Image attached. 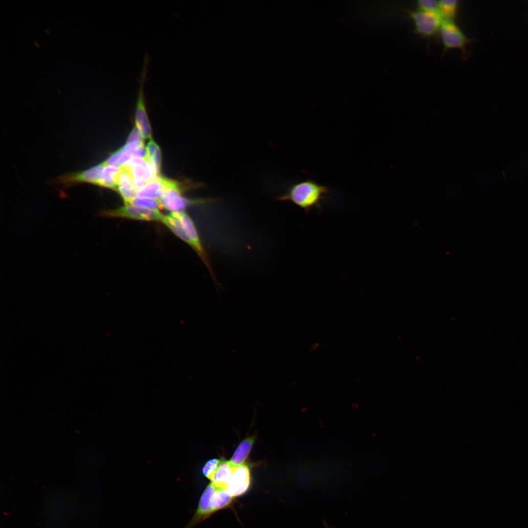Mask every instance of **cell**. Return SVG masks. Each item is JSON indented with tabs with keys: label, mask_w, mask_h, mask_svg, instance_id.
<instances>
[{
	"label": "cell",
	"mask_w": 528,
	"mask_h": 528,
	"mask_svg": "<svg viewBox=\"0 0 528 528\" xmlns=\"http://www.w3.org/2000/svg\"><path fill=\"white\" fill-rule=\"evenodd\" d=\"M330 194L328 187L312 179H306L292 184L284 194L278 197L280 201H290L308 213L321 210L324 201Z\"/></svg>",
	"instance_id": "obj_1"
},
{
	"label": "cell",
	"mask_w": 528,
	"mask_h": 528,
	"mask_svg": "<svg viewBox=\"0 0 528 528\" xmlns=\"http://www.w3.org/2000/svg\"><path fill=\"white\" fill-rule=\"evenodd\" d=\"M233 499L225 490L211 483L202 493L197 510L186 528H193L215 512L227 507Z\"/></svg>",
	"instance_id": "obj_2"
},
{
	"label": "cell",
	"mask_w": 528,
	"mask_h": 528,
	"mask_svg": "<svg viewBox=\"0 0 528 528\" xmlns=\"http://www.w3.org/2000/svg\"><path fill=\"white\" fill-rule=\"evenodd\" d=\"M166 190L159 200L160 205L171 212H182L187 207L200 204L215 203L218 198H207L190 199L181 195L180 184L177 181L165 178Z\"/></svg>",
	"instance_id": "obj_3"
},
{
	"label": "cell",
	"mask_w": 528,
	"mask_h": 528,
	"mask_svg": "<svg viewBox=\"0 0 528 528\" xmlns=\"http://www.w3.org/2000/svg\"><path fill=\"white\" fill-rule=\"evenodd\" d=\"M414 23L415 31L425 37H431L440 32L442 18L439 11L405 9Z\"/></svg>",
	"instance_id": "obj_4"
},
{
	"label": "cell",
	"mask_w": 528,
	"mask_h": 528,
	"mask_svg": "<svg viewBox=\"0 0 528 528\" xmlns=\"http://www.w3.org/2000/svg\"><path fill=\"white\" fill-rule=\"evenodd\" d=\"M439 32L444 52L450 49H459L465 56L467 46L472 40L465 35L454 21L443 20Z\"/></svg>",
	"instance_id": "obj_5"
},
{
	"label": "cell",
	"mask_w": 528,
	"mask_h": 528,
	"mask_svg": "<svg viewBox=\"0 0 528 528\" xmlns=\"http://www.w3.org/2000/svg\"><path fill=\"white\" fill-rule=\"evenodd\" d=\"M171 213L180 221L190 242V246L198 254L208 268L212 278L216 281L208 254L203 246L196 225L191 217L185 212H175Z\"/></svg>",
	"instance_id": "obj_6"
},
{
	"label": "cell",
	"mask_w": 528,
	"mask_h": 528,
	"mask_svg": "<svg viewBox=\"0 0 528 528\" xmlns=\"http://www.w3.org/2000/svg\"><path fill=\"white\" fill-rule=\"evenodd\" d=\"M101 215L108 217L155 221H161L164 216L159 210L143 208L129 204L114 209L102 211Z\"/></svg>",
	"instance_id": "obj_7"
},
{
	"label": "cell",
	"mask_w": 528,
	"mask_h": 528,
	"mask_svg": "<svg viewBox=\"0 0 528 528\" xmlns=\"http://www.w3.org/2000/svg\"><path fill=\"white\" fill-rule=\"evenodd\" d=\"M131 172L133 182L139 189L160 175L149 159L133 157L125 166Z\"/></svg>",
	"instance_id": "obj_8"
},
{
	"label": "cell",
	"mask_w": 528,
	"mask_h": 528,
	"mask_svg": "<svg viewBox=\"0 0 528 528\" xmlns=\"http://www.w3.org/2000/svg\"><path fill=\"white\" fill-rule=\"evenodd\" d=\"M104 167L102 162L84 171L64 174L58 176L56 181L65 187L83 183L98 186Z\"/></svg>",
	"instance_id": "obj_9"
},
{
	"label": "cell",
	"mask_w": 528,
	"mask_h": 528,
	"mask_svg": "<svg viewBox=\"0 0 528 528\" xmlns=\"http://www.w3.org/2000/svg\"><path fill=\"white\" fill-rule=\"evenodd\" d=\"M250 469L244 464L234 467L225 490L234 498L244 494L250 485Z\"/></svg>",
	"instance_id": "obj_10"
},
{
	"label": "cell",
	"mask_w": 528,
	"mask_h": 528,
	"mask_svg": "<svg viewBox=\"0 0 528 528\" xmlns=\"http://www.w3.org/2000/svg\"><path fill=\"white\" fill-rule=\"evenodd\" d=\"M116 190L123 198L125 204H130L137 197L138 189L134 184L131 173L125 166L122 168Z\"/></svg>",
	"instance_id": "obj_11"
},
{
	"label": "cell",
	"mask_w": 528,
	"mask_h": 528,
	"mask_svg": "<svg viewBox=\"0 0 528 528\" xmlns=\"http://www.w3.org/2000/svg\"><path fill=\"white\" fill-rule=\"evenodd\" d=\"M165 179V177L159 176L147 182L138 190L137 197L159 200L166 190Z\"/></svg>",
	"instance_id": "obj_12"
},
{
	"label": "cell",
	"mask_w": 528,
	"mask_h": 528,
	"mask_svg": "<svg viewBox=\"0 0 528 528\" xmlns=\"http://www.w3.org/2000/svg\"><path fill=\"white\" fill-rule=\"evenodd\" d=\"M234 467L229 461L221 459L220 464L215 473L210 479L211 483L217 487L225 490L226 486L231 476Z\"/></svg>",
	"instance_id": "obj_13"
},
{
	"label": "cell",
	"mask_w": 528,
	"mask_h": 528,
	"mask_svg": "<svg viewBox=\"0 0 528 528\" xmlns=\"http://www.w3.org/2000/svg\"><path fill=\"white\" fill-rule=\"evenodd\" d=\"M254 440V436L249 437L239 444L229 461L232 466L236 467L243 464L250 452Z\"/></svg>",
	"instance_id": "obj_14"
},
{
	"label": "cell",
	"mask_w": 528,
	"mask_h": 528,
	"mask_svg": "<svg viewBox=\"0 0 528 528\" xmlns=\"http://www.w3.org/2000/svg\"><path fill=\"white\" fill-rule=\"evenodd\" d=\"M121 171V168L104 164L98 186L116 190Z\"/></svg>",
	"instance_id": "obj_15"
},
{
	"label": "cell",
	"mask_w": 528,
	"mask_h": 528,
	"mask_svg": "<svg viewBox=\"0 0 528 528\" xmlns=\"http://www.w3.org/2000/svg\"><path fill=\"white\" fill-rule=\"evenodd\" d=\"M459 1L441 0L439 1V12L443 20L454 21L458 11Z\"/></svg>",
	"instance_id": "obj_16"
},
{
	"label": "cell",
	"mask_w": 528,
	"mask_h": 528,
	"mask_svg": "<svg viewBox=\"0 0 528 528\" xmlns=\"http://www.w3.org/2000/svg\"><path fill=\"white\" fill-rule=\"evenodd\" d=\"M129 204L153 210H159V206L160 205L158 200L138 197L132 199Z\"/></svg>",
	"instance_id": "obj_17"
},
{
	"label": "cell",
	"mask_w": 528,
	"mask_h": 528,
	"mask_svg": "<svg viewBox=\"0 0 528 528\" xmlns=\"http://www.w3.org/2000/svg\"><path fill=\"white\" fill-rule=\"evenodd\" d=\"M221 460L213 459L206 462L202 468L203 475L210 480L217 469Z\"/></svg>",
	"instance_id": "obj_18"
},
{
	"label": "cell",
	"mask_w": 528,
	"mask_h": 528,
	"mask_svg": "<svg viewBox=\"0 0 528 528\" xmlns=\"http://www.w3.org/2000/svg\"><path fill=\"white\" fill-rule=\"evenodd\" d=\"M418 9L426 11H439V1L419 0L417 1Z\"/></svg>",
	"instance_id": "obj_19"
},
{
	"label": "cell",
	"mask_w": 528,
	"mask_h": 528,
	"mask_svg": "<svg viewBox=\"0 0 528 528\" xmlns=\"http://www.w3.org/2000/svg\"><path fill=\"white\" fill-rule=\"evenodd\" d=\"M143 139L144 138L142 134L135 126L130 132L128 137L127 143L134 142L144 143Z\"/></svg>",
	"instance_id": "obj_20"
},
{
	"label": "cell",
	"mask_w": 528,
	"mask_h": 528,
	"mask_svg": "<svg viewBox=\"0 0 528 528\" xmlns=\"http://www.w3.org/2000/svg\"><path fill=\"white\" fill-rule=\"evenodd\" d=\"M161 151L160 149L158 147L156 150L154 154L152 157L149 159H150L154 165L158 173L160 175V170L161 167ZM148 159V158H147Z\"/></svg>",
	"instance_id": "obj_21"
},
{
	"label": "cell",
	"mask_w": 528,
	"mask_h": 528,
	"mask_svg": "<svg viewBox=\"0 0 528 528\" xmlns=\"http://www.w3.org/2000/svg\"><path fill=\"white\" fill-rule=\"evenodd\" d=\"M159 146L157 145V144L154 140H151L148 143V144H147V147H146V150H147V158L150 159L152 157L154 154V153L156 150L157 149V148Z\"/></svg>",
	"instance_id": "obj_22"
}]
</instances>
